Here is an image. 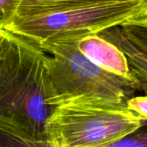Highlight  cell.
Listing matches in <instances>:
<instances>
[{
	"label": "cell",
	"mask_w": 147,
	"mask_h": 147,
	"mask_svg": "<svg viewBox=\"0 0 147 147\" xmlns=\"http://www.w3.org/2000/svg\"><path fill=\"white\" fill-rule=\"evenodd\" d=\"M144 122L127 103L73 98L53 109L46 125L47 141L50 147L112 146Z\"/></svg>",
	"instance_id": "7a4b0ae2"
},
{
	"label": "cell",
	"mask_w": 147,
	"mask_h": 147,
	"mask_svg": "<svg viewBox=\"0 0 147 147\" xmlns=\"http://www.w3.org/2000/svg\"><path fill=\"white\" fill-rule=\"evenodd\" d=\"M147 15V0H74L23 16L6 30L40 44L53 38L99 34Z\"/></svg>",
	"instance_id": "277c9868"
},
{
	"label": "cell",
	"mask_w": 147,
	"mask_h": 147,
	"mask_svg": "<svg viewBox=\"0 0 147 147\" xmlns=\"http://www.w3.org/2000/svg\"><path fill=\"white\" fill-rule=\"evenodd\" d=\"M71 1L74 0H22L16 16L31 14L49 7Z\"/></svg>",
	"instance_id": "ba28073f"
},
{
	"label": "cell",
	"mask_w": 147,
	"mask_h": 147,
	"mask_svg": "<svg viewBox=\"0 0 147 147\" xmlns=\"http://www.w3.org/2000/svg\"><path fill=\"white\" fill-rule=\"evenodd\" d=\"M112 146H147V127L143 126L131 135L115 143Z\"/></svg>",
	"instance_id": "30bf717a"
},
{
	"label": "cell",
	"mask_w": 147,
	"mask_h": 147,
	"mask_svg": "<svg viewBox=\"0 0 147 147\" xmlns=\"http://www.w3.org/2000/svg\"><path fill=\"white\" fill-rule=\"evenodd\" d=\"M127 106L143 121H147V95L132 97L127 102Z\"/></svg>",
	"instance_id": "7c38bea8"
},
{
	"label": "cell",
	"mask_w": 147,
	"mask_h": 147,
	"mask_svg": "<svg viewBox=\"0 0 147 147\" xmlns=\"http://www.w3.org/2000/svg\"><path fill=\"white\" fill-rule=\"evenodd\" d=\"M84 35H65L37 44L51 54L47 63L49 104L56 107L78 97L127 103L140 90L137 81L110 73L90 61L78 47V40Z\"/></svg>",
	"instance_id": "3957f363"
},
{
	"label": "cell",
	"mask_w": 147,
	"mask_h": 147,
	"mask_svg": "<svg viewBox=\"0 0 147 147\" xmlns=\"http://www.w3.org/2000/svg\"><path fill=\"white\" fill-rule=\"evenodd\" d=\"M47 57L30 40L0 30V127L29 141L48 146L49 104Z\"/></svg>",
	"instance_id": "6da1fadb"
},
{
	"label": "cell",
	"mask_w": 147,
	"mask_h": 147,
	"mask_svg": "<svg viewBox=\"0 0 147 147\" xmlns=\"http://www.w3.org/2000/svg\"><path fill=\"white\" fill-rule=\"evenodd\" d=\"M0 146H33L22 137L0 127Z\"/></svg>",
	"instance_id": "8fae6325"
},
{
	"label": "cell",
	"mask_w": 147,
	"mask_h": 147,
	"mask_svg": "<svg viewBox=\"0 0 147 147\" xmlns=\"http://www.w3.org/2000/svg\"><path fill=\"white\" fill-rule=\"evenodd\" d=\"M22 0H0V30L15 19Z\"/></svg>",
	"instance_id": "9c48e42d"
},
{
	"label": "cell",
	"mask_w": 147,
	"mask_h": 147,
	"mask_svg": "<svg viewBox=\"0 0 147 147\" xmlns=\"http://www.w3.org/2000/svg\"><path fill=\"white\" fill-rule=\"evenodd\" d=\"M119 27L131 41L147 54V15Z\"/></svg>",
	"instance_id": "52a82bcc"
},
{
	"label": "cell",
	"mask_w": 147,
	"mask_h": 147,
	"mask_svg": "<svg viewBox=\"0 0 147 147\" xmlns=\"http://www.w3.org/2000/svg\"><path fill=\"white\" fill-rule=\"evenodd\" d=\"M117 46L126 55L131 73L137 81L140 90L147 95V54L131 41L119 26L105 29L98 34Z\"/></svg>",
	"instance_id": "8992f818"
},
{
	"label": "cell",
	"mask_w": 147,
	"mask_h": 147,
	"mask_svg": "<svg viewBox=\"0 0 147 147\" xmlns=\"http://www.w3.org/2000/svg\"><path fill=\"white\" fill-rule=\"evenodd\" d=\"M78 47L102 69L118 76L134 78L125 53L98 34H89L81 37L78 41Z\"/></svg>",
	"instance_id": "5b68a950"
}]
</instances>
